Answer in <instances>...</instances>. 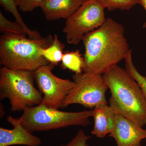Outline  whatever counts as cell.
Wrapping results in <instances>:
<instances>
[{
    "instance_id": "obj_8",
    "label": "cell",
    "mask_w": 146,
    "mask_h": 146,
    "mask_svg": "<svg viewBox=\"0 0 146 146\" xmlns=\"http://www.w3.org/2000/svg\"><path fill=\"white\" fill-rule=\"evenodd\" d=\"M55 66L50 64L40 67L34 71V77L39 90L44 95L40 104L58 109L75 83L55 76L52 72Z\"/></svg>"
},
{
    "instance_id": "obj_3",
    "label": "cell",
    "mask_w": 146,
    "mask_h": 146,
    "mask_svg": "<svg viewBox=\"0 0 146 146\" xmlns=\"http://www.w3.org/2000/svg\"><path fill=\"white\" fill-rule=\"evenodd\" d=\"M26 35L4 33L0 37V63L13 70L34 72L50 63L41 54L50 45L51 35L39 39L27 38Z\"/></svg>"
},
{
    "instance_id": "obj_7",
    "label": "cell",
    "mask_w": 146,
    "mask_h": 146,
    "mask_svg": "<svg viewBox=\"0 0 146 146\" xmlns=\"http://www.w3.org/2000/svg\"><path fill=\"white\" fill-rule=\"evenodd\" d=\"M105 8L97 0H84L82 5L66 19L63 32L70 44L77 45L87 33L105 22Z\"/></svg>"
},
{
    "instance_id": "obj_10",
    "label": "cell",
    "mask_w": 146,
    "mask_h": 146,
    "mask_svg": "<svg viewBox=\"0 0 146 146\" xmlns=\"http://www.w3.org/2000/svg\"><path fill=\"white\" fill-rule=\"evenodd\" d=\"M7 121L13 126V128L9 129L0 127V146H39L42 144L41 139L25 128L19 118L9 116Z\"/></svg>"
},
{
    "instance_id": "obj_5",
    "label": "cell",
    "mask_w": 146,
    "mask_h": 146,
    "mask_svg": "<svg viewBox=\"0 0 146 146\" xmlns=\"http://www.w3.org/2000/svg\"><path fill=\"white\" fill-rule=\"evenodd\" d=\"M94 110L68 112L40 104L27 107L19 118L22 125L29 131H45L70 126L86 127L91 123Z\"/></svg>"
},
{
    "instance_id": "obj_1",
    "label": "cell",
    "mask_w": 146,
    "mask_h": 146,
    "mask_svg": "<svg viewBox=\"0 0 146 146\" xmlns=\"http://www.w3.org/2000/svg\"><path fill=\"white\" fill-rule=\"evenodd\" d=\"M124 32L121 24L108 18L98 28L86 34L82 41L84 72L102 75L124 60L131 50Z\"/></svg>"
},
{
    "instance_id": "obj_20",
    "label": "cell",
    "mask_w": 146,
    "mask_h": 146,
    "mask_svg": "<svg viewBox=\"0 0 146 146\" xmlns=\"http://www.w3.org/2000/svg\"><path fill=\"white\" fill-rule=\"evenodd\" d=\"M91 138V136L86 135L82 129H80L68 144L62 146H89L87 142Z\"/></svg>"
},
{
    "instance_id": "obj_11",
    "label": "cell",
    "mask_w": 146,
    "mask_h": 146,
    "mask_svg": "<svg viewBox=\"0 0 146 146\" xmlns=\"http://www.w3.org/2000/svg\"><path fill=\"white\" fill-rule=\"evenodd\" d=\"M84 0H45L40 6L47 20L67 19L77 10Z\"/></svg>"
},
{
    "instance_id": "obj_6",
    "label": "cell",
    "mask_w": 146,
    "mask_h": 146,
    "mask_svg": "<svg viewBox=\"0 0 146 146\" xmlns=\"http://www.w3.org/2000/svg\"><path fill=\"white\" fill-rule=\"evenodd\" d=\"M75 85L63 101L61 108L73 104L93 109L99 105L108 104L106 93L108 89L103 76L91 73L75 74Z\"/></svg>"
},
{
    "instance_id": "obj_9",
    "label": "cell",
    "mask_w": 146,
    "mask_h": 146,
    "mask_svg": "<svg viewBox=\"0 0 146 146\" xmlns=\"http://www.w3.org/2000/svg\"><path fill=\"white\" fill-rule=\"evenodd\" d=\"M115 139L117 146H143L146 129L119 113L115 112V126L108 135Z\"/></svg>"
},
{
    "instance_id": "obj_19",
    "label": "cell",
    "mask_w": 146,
    "mask_h": 146,
    "mask_svg": "<svg viewBox=\"0 0 146 146\" xmlns=\"http://www.w3.org/2000/svg\"><path fill=\"white\" fill-rule=\"evenodd\" d=\"M45 0H16L18 7L23 12H31L40 7Z\"/></svg>"
},
{
    "instance_id": "obj_4",
    "label": "cell",
    "mask_w": 146,
    "mask_h": 146,
    "mask_svg": "<svg viewBox=\"0 0 146 146\" xmlns=\"http://www.w3.org/2000/svg\"><path fill=\"white\" fill-rule=\"evenodd\" d=\"M34 80V72L3 67L0 69L1 100H9L12 112L40 104L43 97L35 86Z\"/></svg>"
},
{
    "instance_id": "obj_12",
    "label": "cell",
    "mask_w": 146,
    "mask_h": 146,
    "mask_svg": "<svg viewBox=\"0 0 146 146\" xmlns=\"http://www.w3.org/2000/svg\"><path fill=\"white\" fill-rule=\"evenodd\" d=\"M94 110V125L91 133L98 138H104L115 126V111L107 104L99 105Z\"/></svg>"
},
{
    "instance_id": "obj_13",
    "label": "cell",
    "mask_w": 146,
    "mask_h": 146,
    "mask_svg": "<svg viewBox=\"0 0 146 146\" xmlns=\"http://www.w3.org/2000/svg\"><path fill=\"white\" fill-rule=\"evenodd\" d=\"M61 62L63 69L69 70L77 74L82 73L85 65L84 58L78 50L63 52Z\"/></svg>"
},
{
    "instance_id": "obj_14",
    "label": "cell",
    "mask_w": 146,
    "mask_h": 146,
    "mask_svg": "<svg viewBox=\"0 0 146 146\" xmlns=\"http://www.w3.org/2000/svg\"><path fill=\"white\" fill-rule=\"evenodd\" d=\"M1 5L5 10L11 13L15 18L16 22L20 25L30 39H39L42 36L36 30H31L25 24L18 9L16 0H0Z\"/></svg>"
},
{
    "instance_id": "obj_16",
    "label": "cell",
    "mask_w": 146,
    "mask_h": 146,
    "mask_svg": "<svg viewBox=\"0 0 146 146\" xmlns=\"http://www.w3.org/2000/svg\"><path fill=\"white\" fill-rule=\"evenodd\" d=\"M105 9L109 11L120 9L129 10L137 4H140V0H97Z\"/></svg>"
},
{
    "instance_id": "obj_18",
    "label": "cell",
    "mask_w": 146,
    "mask_h": 146,
    "mask_svg": "<svg viewBox=\"0 0 146 146\" xmlns=\"http://www.w3.org/2000/svg\"><path fill=\"white\" fill-rule=\"evenodd\" d=\"M0 31L4 33L26 35L23 29L15 21L12 22L8 20L0 12Z\"/></svg>"
},
{
    "instance_id": "obj_15",
    "label": "cell",
    "mask_w": 146,
    "mask_h": 146,
    "mask_svg": "<svg viewBox=\"0 0 146 146\" xmlns=\"http://www.w3.org/2000/svg\"><path fill=\"white\" fill-rule=\"evenodd\" d=\"M64 48V44L59 40L57 35L54 34L51 44L46 48L42 49L41 54L50 64L56 66L62 60Z\"/></svg>"
},
{
    "instance_id": "obj_2",
    "label": "cell",
    "mask_w": 146,
    "mask_h": 146,
    "mask_svg": "<svg viewBox=\"0 0 146 146\" xmlns=\"http://www.w3.org/2000/svg\"><path fill=\"white\" fill-rule=\"evenodd\" d=\"M102 76L111 92L110 106L115 112L142 127L145 125L146 99L136 80L118 65Z\"/></svg>"
},
{
    "instance_id": "obj_21",
    "label": "cell",
    "mask_w": 146,
    "mask_h": 146,
    "mask_svg": "<svg viewBox=\"0 0 146 146\" xmlns=\"http://www.w3.org/2000/svg\"><path fill=\"white\" fill-rule=\"evenodd\" d=\"M140 5H142V6L143 7L146 12V0H140ZM143 27L144 28H146V21L144 23Z\"/></svg>"
},
{
    "instance_id": "obj_17",
    "label": "cell",
    "mask_w": 146,
    "mask_h": 146,
    "mask_svg": "<svg viewBox=\"0 0 146 146\" xmlns=\"http://www.w3.org/2000/svg\"><path fill=\"white\" fill-rule=\"evenodd\" d=\"M131 50L129 51L124 59L125 69L141 86L146 99V77L142 75L138 72L133 64Z\"/></svg>"
}]
</instances>
